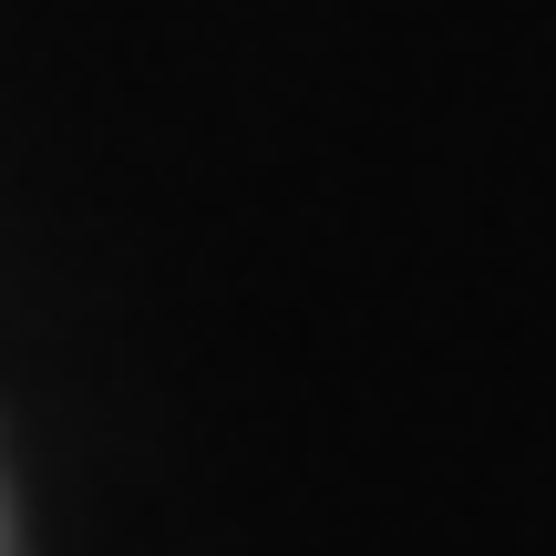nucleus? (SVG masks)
<instances>
[{"label": "nucleus", "mask_w": 556, "mask_h": 556, "mask_svg": "<svg viewBox=\"0 0 556 556\" xmlns=\"http://www.w3.org/2000/svg\"><path fill=\"white\" fill-rule=\"evenodd\" d=\"M0 556H11V526H0Z\"/></svg>", "instance_id": "obj_1"}]
</instances>
